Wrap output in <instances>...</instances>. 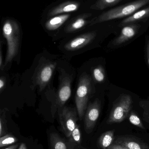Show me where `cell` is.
Masks as SVG:
<instances>
[{"label": "cell", "mask_w": 149, "mask_h": 149, "mask_svg": "<svg viewBox=\"0 0 149 149\" xmlns=\"http://www.w3.org/2000/svg\"><path fill=\"white\" fill-rule=\"evenodd\" d=\"M3 66V64L2 52V45H1V49H0V68L1 70H2Z\"/></svg>", "instance_id": "obj_26"}, {"label": "cell", "mask_w": 149, "mask_h": 149, "mask_svg": "<svg viewBox=\"0 0 149 149\" xmlns=\"http://www.w3.org/2000/svg\"><path fill=\"white\" fill-rule=\"evenodd\" d=\"M78 112L75 109L64 107L59 113L61 128L65 135L69 137L77 127Z\"/></svg>", "instance_id": "obj_6"}, {"label": "cell", "mask_w": 149, "mask_h": 149, "mask_svg": "<svg viewBox=\"0 0 149 149\" xmlns=\"http://www.w3.org/2000/svg\"><path fill=\"white\" fill-rule=\"evenodd\" d=\"M149 17V6L145 8L135 12L134 14L127 17L122 22L121 25H126Z\"/></svg>", "instance_id": "obj_15"}, {"label": "cell", "mask_w": 149, "mask_h": 149, "mask_svg": "<svg viewBox=\"0 0 149 149\" xmlns=\"http://www.w3.org/2000/svg\"><path fill=\"white\" fill-rule=\"evenodd\" d=\"M118 99L112 109L108 120V123L121 122L132 108L133 100L130 95L123 94Z\"/></svg>", "instance_id": "obj_4"}, {"label": "cell", "mask_w": 149, "mask_h": 149, "mask_svg": "<svg viewBox=\"0 0 149 149\" xmlns=\"http://www.w3.org/2000/svg\"><path fill=\"white\" fill-rule=\"evenodd\" d=\"M67 147L69 149H84L81 146V135L80 126L77 125L71 135L68 137Z\"/></svg>", "instance_id": "obj_14"}, {"label": "cell", "mask_w": 149, "mask_h": 149, "mask_svg": "<svg viewBox=\"0 0 149 149\" xmlns=\"http://www.w3.org/2000/svg\"><path fill=\"white\" fill-rule=\"evenodd\" d=\"M147 53L148 57V62L149 65V39L147 40Z\"/></svg>", "instance_id": "obj_27"}, {"label": "cell", "mask_w": 149, "mask_h": 149, "mask_svg": "<svg viewBox=\"0 0 149 149\" xmlns=\"http://www.w3.org/2000/svg\"><path fill=\"white\" fill-rule=\"evenodd\" d=\"M59 84L58 90L55 109L52 112L54 115L57 108L61 109L71 97V83L73 78L70 74L63 72L59 77Z\"/></svg>", "instance_id": "obj_5"}, {"label": "cell", "mask_w": 149, "mask_h": 149, "mask_svg": "<svg viewBox=\"0 0 149 149\" xmlns=\"http://www.w3.org/2000/svg\"><path fill=\"white\" fill-rule=\"evenodd\" d=\"M18 146H19V144L17 143V144H15V145H11V146H10V147H8V148L4 149H16L17 148V147H18Z\"/></svg>", "instance_id": "obj_28"}, {"label": "cell", "mask_w": 149, "mask_h": 149, "mask_svg": "<svg viewBox=\"0 0 149 149\" xmlns=\"http://www.w3.org/2000/svg\"><path fill=\"white\" fill-rule=\"evenodd\" d=\"M91 90V78L87 74H83L79 80L75 95V103L80 120H82L85 113Z\"/></svg>", "instance_id": "obj_3"}, {"label": "cell", "mask_w": 149, "mask_h": 149, "mask_svg": "<svg viewBox=\"0 0 149 149\" xmlns=\"http://www.w3.org/2000/svg\"><path fill=\"white\" fill-rule=\"evenodd\" d=\"M149 4V0H136L124 5L116 7L101 13L89 22V26L96 24L126 17L132 15L137 10Z\"/></svg>", "instance_id": "obj_1"}, {"label": "cell", "mask_w": 149, "mask_h": 149, "mask_svg": "<svg viewBox=\"0 0 149 149\" xmlns=\"http://www.w3.org/2000/svg\"><path fill=\"white\" fill-rule=\"evenodd\" d=\"M93 76L95 81L97 82H101L104 81L105 74L103 68L101 66L94 68L93 70Z\"/></svg>", "instance_id": "obj_20"}, {"label": "cell", "mask_w": 149, "mask_h": 149, "mask_svg": "<svg viewBox=\"0 0 149 149\" xmlns=\"http://www.w3.org/2000/svg\"><path fill=\"white\" fill-rule=\"evenodd\" d=\"M96 36L95 31L82 34L69 41L65 45V49L69 51L78 50L90 43Z\"/></svg>", "instance_id": "obj_9"}, {"label": "cell", "mask_w": 149, "mask_h": 149, "mask_svg": "<svg viewBox=\"0 0 149 149\" xmlns=\"http://www.w3.org/2000/svg\"><path fill=\"white\" fill-rule=\"evenodd\" d=\"M17 141V139L12 135H5L0 138V148L9 146L15 143Z\"/></svg>", "instance_id": "obj_19"}, {"label": "cell", "mask_w": 149, "mask_h": 149, "mask_svg": "<svg viewBox=\"0 0 149 149\" xmlns=\"http://www.w3.org/2000/svg\"><path fill=\"white\" fill-rule=\"evenodd\" d=\"M100 102L96 100L89 104L85 113V128L86 132L90 134L92 132L100 113Z\"/></svg>", "instance_id": "obj_8"}, {"label": "cell", "mask_w": 149, "mask_h": 149, "mask_svg": "<svg viewBox=\"0 0 149 149\" xmlns=\"http://www.w3.org/2000/svg\"><path fill=\"white\" fill-rule=\"evenodd\" d=\"M50 141L51 149H69L66 143L57 133L50 134Z\"/></svg>", "instance_id": "obj_16"}, {"label": "cell", "mask_w": 149, "mask_h": 149, "mask_svg": "<svg viewBox=\"0 0 149 149\" xmlns=\"http://www.w3.org/2000/svg\"><path fill=\"white\" fill-rule=\"evenodd\" d=\"M140 27V25L135 24L125 26L122 30L120 35L113 41L112 44L117 46L128 41L136 35Z\"/></svg>", "instance_id": "obj_11"}, {"label": "cell", "mask_w": 149, "mask_h": 149, "mask_svg": "<svg viewBox=\"0 0 149 149\" xmlns=\"http://www.w3.org/2000/svg\"><path fill=\"white\" fill-rule=\"evenodd\" d=\"M5 84H6L5 78L3 77H1L0 79V91L1 93L3 91L5 87Z\"/></svg>", "instance_id": "obj_24"}, {"label": "cell", "mask_w": 149, "mask_h": 149, "mask_svg": "<svg viewBox=\"0 0 149 149\" xmlns=\"http://www.w3.org/2000/svg\"><path fill=\"white\" fill-rule=\"evenodd\" d=\"M80 6V3L78 2L74 1L64 2L50 10L47 14V17H53L59 14L75 11L78 10Z\"/></svg>", "instance_id": "obj_10"}, {"label": "cell", "mask_w": 149, "mask_h": 149, "mask_svg": "<svg viewBox=\"0 0 149 149\" xmlns=\"http://www.w3.org/2000/svg\"><path fill=\"white\" fill-rule=\"evenodd\" d=\"M70 14H63L51 17L45 24V27L49 31H54L61 27L68 19Z\"/></svg>", "instance_id": "obj_13"}, {"label": "cell", "mask_w": 149, "mask_h": 149, "mask_svg": "<svg viewBox=\"0 0 149 149\" xmlns=\"http://www.w3.org/2000/svg\"><path fill=\"white\" fill-rule=\"evenodd\" d=\"M129 120L130 123L134 125H135L142 128H144V127L140 118L134 113H132L130 114Z\"/></svg>", "instance_id": "obj_22"}, {"label": "cell", "mask_w": 149, "mask_h": 149, "mask_svg": "<svg viewBox=\"0 0 149 149\" xmlns=\"http://www.w3.org/2000/svg\"><path fill=\"white\" fill-rule=\"evenodd\" d=\"M122 1V0H98L90 8L95 10H103L117 4Z\"/></svg>", "instance_id": "obj_17"}, {"label": "cell", "mask_w": 149, "mask_h": 149, "mask_svg": "<svg viewBox=\"0 0 149 149\" xmlns=\"http://www.w3.org/2000/svg\"><path fill=\"white\" fill-rule=\"evenodd\" d=\"M92 16L91 13H84L76 17L65 28V32L73 33L84 28L87 23V19Z\"/></svg>", "instance_id": "obj_12"}, {"label": "cell", "mask_w": 149, "mask_h": 149, "mask_svg": "<svg viewBox=\"0 0 149 149\" xmlns=\"http://www.w3.org/2000/svg\"><path fill=\"white\" fill-rule=\"evenodd\" d=\"M57 66L55 62H46L40 65L35 75V83L43 91L52 79Z\"/></svg>", "instance_id": "obj_7"}, {"label": "cell", "mask_w": 149, "mask_h": 149, "mask_svg": "<svg viewBox=\"0 0 149 149\" xmlns=\"http://www.w3.org/2000/svg\"><path fill=\"white\" fill-rule=\"evenodd\" d=\"M3 33L8 45L7 56L4 65L11 63L17 56L20 47L21 32L19 25L16 21L7 19L3 26Z\"/></svg>", "instance_id": "obj_2"}, {"label": "cell", "mask_w": 149, "mask_h": 149, "mask_svg": "<svg viewBox=\"0 0 149 149\" xmlns=\"http://www.w3.org/2000/svg\"><path fill=\"white\" fill-rule=\"evenodd\" d=\"M114 132L113 130L108 131L104 133L99 141V144L100 146L103 149L108 148L112 143L114 138Z\"/></svg>", "instance_id": "obj_18"}, {"label": "cell", "mask_w": 149, "mask_h": 149, "mask_svg": "<svg viewBox=\"0 0 149 149\" xmlns=\"http://www.w3.org/2000/svg\"><path fill=\"white\" fill-rule=\"evenodd\" d=\"M18 149H27L26 145L24 143H22L19 146Z\"/></svg>", "instance_id": "obj_29"}, {"label": "cell", "mask_w": 149, "mask_h": 149, "mask_svg": "<svg viewBox=\"0 0 149 149\" xmlns=\"http://www.w3.org/2000/svg\"><path fill=\"white\" fill-rule=\"evenodd\" d=\"M122 145L129 149H142L140 145L135 142H125L122 143Z\"/></svg>", "instance_id": "obj_23"}, {"label": "cell", "mask_w": 149, "mask_h": 149, "mask_svg": "<svg viewBox=\"0 0 149 149\" xmlns=\"http://www.w3.org/2000/svg\"><path fill=\"white\" fill-rule=\"evenodd\" d=\"M108 149H129L124 146L120 145H114L110 146L108 148Z\"/></svg>", "instance_id": "obj_25"}, {"label": "cell", "mask_w": 149, "mask_h": 149, "mask_svg": "<svg viewBox=\"0 0 149 149\" xmlns=\"http://www.w3.org/2000/svg\"><path fill=\"white\" fill-rule=\"evenodd\" d=\"M6 112L4 110H1L0 116V136L1 137L5 135L7 124H6Z\"/></svg>", "instance_id": "obj_21"}]
</instances>
